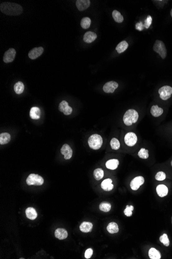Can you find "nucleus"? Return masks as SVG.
Segmentation results:
<instances>
[{
  "label": "nucleus",
  "mask_w": 172,
  "mask_h": 259,
  "mask_svg": "<svg viewBox=\"0 0 172 259\" xmlns=\"http://www.w3.org/2000/svg\"><path fill=\"white\" fill-rule=\"evenodd\" d=\"M156 191L157 194L160 197H164L166 196L168 193V187L165 185H159L156 188Z\"/></svg>",
  "instance_id": "obj_19"
},
{
  "label": "nucleus",
  "mask_w": 172,
  "mask_h": 259,
  "mask_svg": "<svg viewBox=\"0 0 172 259\" xmlns=\"http://www.w3.org/2000/svg\"><path fill=\"white\" fill-rule=\"evenodd\" d=\"M112 179L110 178L104 179L101 184V187L104 190L109 191L114 189V186L112 184Z\"/></svg>",
  "instance_id": "obj_15"
},
{
  "label": "nucleus",
  "mask_w": 172,
  "mask_h": 259,
  "mask_svg": "<svg viewBox=\"0 0 172 259\" xmlns=\"http://www.w3.org/2000/svg\"><path fill=\"white\" fill-rule=\"evenodd\" d=\"M138 156L142 159H147L149 157L148 150L145 149L144 148H142L138 152Z\"/></svg>",
  "instance_id": "obj_33"
},
{
  "label": "nucleus",
  "mask_w": 172,
  "mask_h": 259,
  "mask_svg": "<svg viewBox=\"0 0 172 259\" xmlns=\"http://www.w3.org/2000/svg\"><path fill=\"white\" fill-rule=\"evenodd\" d=\"M60 152L64 156V158L66 160L70 159L72 157L73 151L72 149L68 144H64L62 146Z\"/></svg>",
  "instance_id": "obj_11"
},
{
  "label": "nucleus",
  "mask_w": 172,
  "mask_h": 259,
  "mask_svg": "<svg viewBox=\"0 0 172 259\" xmlns=\"http://www.w3.org/2000/svg\"><path fill=\"white\" fill-rule=\"evenodd\" d=\"M171 17H172V9H171Z\"/></svg>",
  "instance_id": "obj_42"
},
{
  "label": "nucleus",
  "mask_w": 172,
  "mask_h": 259,
  "mask_svg": "<svg viewBox=\"0 0 172 259\" xmlns=\"http://www.w3.org/2000/svg\"><path fill=\"white\" fill-rule=\"evenodd\" d=\"M30 116L31 119L39 120L40 118V109L37 107H33L30 109Z\"/></svg>",
  "instance_id": "obj_16"
},
{
  "label": "nucleus",
  "mask_w": 172,
  "mask_h": 259,
  "mask_svg": "<svg viewBox=\"0 0 172 259\" xmlns=\"http://www.w3.org/2000/svg\"><path fill=\"white\" fill-rule=\"evenodd\" d=\"M159 240L166 247H168L170 245V241L166 234H163V235L160 237Z\"/></svg>",
  "instance_id": "obj_34"
},
{
  "label": "nucleus",
  "mask_w": 172,
  "mask_h": 259,
  "mask_svg": "<svg viewBox=\"0 0 172 259\" xmlns=\"http://www.w3.org/2000/svg\"><path fill=\"white\" fill-rule=\"evenodd\" d=\"M90 3L89 0H78L77 1L76 5L79 11H83L90 6Z\"/></svg>",
  "instance_id": "obj_13"
},
{
  "label": "nucleus",
  "mask_w": 172,
  "mask_h": 259,
  "mask_svg": "<svg viewBox=\"0 0 172 259\" xmlns=\"http://www.w3.org/2000/svg\"><path fill=\"white\" fill-rule=\"evenodd\" d=\"M151 113L154 117H158L163 113V110L157 105H153L151 109Z\"/></svg>",
  "instance_id": "obj_22"
},
{
  "label": "nucleus",
  "mask_w": 172,
  "mask_h": 259,
  "mask_svg": "<svg viewBox=\"0 0 172 259\" xmlns=\"http://www.w3.org/2000/svg\"><path fill=\"white\" fill-rule=\"evenodd\" d=\"M92 227H93V225L91 222H84L80 225L79 229L82 232L88 233V232H91Z\"/></svg>",
  "instance_id": "obj_18"
},
{
  "label": "nucleus",
  "mask_w": 172,
  "mask_h": 259,
  "mask_svg": "<svg viewBox=\"0 0 172 259\" xmlns=\"http://www.w3.org/2000/svg\"><path fill=\"white\" fill-rule=\"evenodd\" d=\"M55 236L59 240H64L67 237V232L64 229L58 228L55 230Z\"/></svg>",
  "instance_id": "obj_17"
},
{
  "label": "nucleus",
  "mask_w": 172,
  "mask_h": 259,
  "mask_svg": "<svg viewBox=\"0 0 172 259\" xmlns=\"http://www.w3.org/2000/svg\"><path fill=\"white\" fill-rule=\"evenodd\" d=\"M166 178V175L165 172L160 171L158 172L156 174V176H155V178L156 180L159 181H162L165 180Z\"/></svg>",
  "instance_id": "obj_36"
},
{
  "label": "nucleus",
  "mask_w": 172,
  "mask_h": 259,
  "mask_svg": "<svg viewBox=\"0 0 172 259\" xmlns=\"http://www.w3.org/2000/svg\"><path fill=\"white\" fill-rule=\"evenodd\" d=\"M104 174V171L100 168L96 169L93 172L94 178L97 181H99V180L102 179L103 178Z\"/></svg>",
  "instance_id": "obj_30"
},
{
  "label": "nucleus",
  "mask_w": 172,
  "mask_h": 259,
  "mask_svg": "<svg viewBox=\"0 0 172 259\" xmlns=\"http://www.w3.org/2000/svg\"><path fill=\"white\" fill-rule=\"evenodd\" d=\"M93 255V250L91 248H89L86 251L85 253V257L86 259H90Z\"/></svg>",
  "instance_id": "obj_39"
},
{
  "label": "nucleus",
  "mask_w": 172,
  "mask_h": 259,
  "mask_svg": "<svg viewBox=\"0 0 172 259\" xmlns=\"http://www.w3.org/2000/svg\"><path fill=\"white\" fill-rule=\"evenodd\" d=\"M144 27H144V26L142 22L137 23L136 25V29L139 31H141L143 30Z\"/></svg>",
  "instance_id": "obj_41"
},
{
  "label": "nucleus",
  "mask_w": 172,
  "mask_h": 259,
  "mask_svg": "<svg viewBox=\"0 0 172 259\" xmlns=\"http://www.w3.org/2000/svg\"><path fill=\"white\" fill-rule=\"evenodd\" d=\"M24 85L23 82L18 81L14 86V90L17 94H21L24 92Z\"/></svg>",
  "instance_id": "obj_27"
},
{
  "label": "nucleus",
  "mask_w": 172,
  "mask_h": 259,
  "mask_svg": "<svg viewBox=\"0 0 172 259\" xmlns=\"http://www.w3.org/2000/svg\"><path fill=\"white\" fill-rule=\"evenodd\" d=\"M139 115L136 110L129 109L123 116V122L126 126H131L138 121Z\"/></svg>",
  "instance_id": "obj_2"
},
{
  "label": "nucleus",
  "mask_w": 172,
  "mask_h": 259,
  "mask_svg": "<svg viewBox=\"0 0 172 259\" xmlns=\"http://www.w3.org/2000/svg\"><path fill=\"white\" fill-rule=\"evenodd\" d=\"M26 214L27 218L30 220H35L37 217V213L35 208L31 207L26 208Z\"/></svg>",
  "instance_id": "obj_20"
},
{
  "label": "nucleus",
  "mask_w": 172,
  "mask_h": 259,
  "mask_svg": "<svg viewBox=\"0 0 172 259\" xmlns=\"http://www.w3.org/2000/svg\"><path fill=\"white\" fill-rule=\"evenodd\" d=\"M119 165V161L117 159L109 160L106 163L107 168L112 170L117 169Z\"/></svg>",
  "instance_id": "obj_21"
},
{
  "label": "nucleus",
  "mask_w": 172,
  "mask_h": 259,
  "mask_svg": "<svg viewBox=\"0 0 172 259\" xmlns=\"http://www.w3.org/2000/svg\"><path fill=\"white\" fill-rule=\"evenodd\" d=\"M107 230L108 231V232L110 234L117 233L119 231L118 225H117L115 222H112L109 223V225L107 227Z\"/></svg>",
  "instance_id": "obj_26"
},
{
  "label": "nucleus",
  "mask_w": 172,
  "mask_h": 259,
  "mask_svg": "<svg viewBox=\"0 0 172 259\" xmlns=\"http://www.w3.org/2000/svg\"><path fill=\"white\" fill-rule=\"evenodd\" d=\"M112 17L115 22L118 23H122L124 20L123 16L122 15L119 11L114 10L112 12Z\"/></svg>",
  "instance_id": "obj_28"
},
{
  "label": "nucleus",
  "mask_w": 172,
  "mask_h": 259,
  "mask_svg": "<svg viewBox=\"0 0 172 259\" xmlns=\"http://www.w3.org/2000/svg\"><path fill=\"white\" fill-rule=\"evenodd\" d=\"M0 9L3 14L8 16H18L23 12L22 7L16 3L4 2L0 6Z\"/></svg>",
  "instance_id": "obj_1"
},
{
  "label": "nucleus",
  "mask_w": 172,
  "mask_h": 259,
  "mask_svg": "<svg viewBox=\"0 0 172 259\" xmlns=\"http://www.w3.org/2000/svg\"><path fill=\"white\" fill-rule=\"evenodd\" d=\"M153 50L155 52L158 53L162 59H165L166 57L167 50L163 42L159 40L156 41L153 46Z\"/></svg>",
  "instance_id": "obj_4"
},
{
  "label": "nucleus",
  "mask_w": 172,
  "mask_h": 259,
  "mask_svg": "<svg viewBox=\"0 0 172 259\" xmlns=\"http://www.w3.org/2000/svg\"><path fill=\"white\" fill-rule=\"evenodd\" d=\"M72 108L70 106H68L67 108L64 110V111L63 112V113L64 115H71L72 112Z\"/></svg>",
  "instance_id": "obj_40"
},
{
  "label": "nucleus",
  "mask_w": 172,
  "mask_h": 259,
  "mask_svg": "<svg viewBox=\"0 0 172 259\" xmlns=\"http://www.w3.org/2000/svg\"><path fill=\"white\" fill-rule=\"evenodd\" d=\"M91 23V21L88 17H84L82 18L81 22V26L82 28L87 29L89 28Z\"/></svg>",
  "instance_id": "obj_29"
},
{
  "label": "nucleus",
  "mask_w": 172,
  "mask_h": 259,
  "mask_svg": "<svg viewBox=\"0 0 172 259\" xmlns=\"http://www.w3.org/2000/svg\"><path fill=\"white\" fill-rule=\"evenodd\" d=\"M88 143L91 149L97 150L100 149L102 146L103 139L100 134H93L89 138Z\"/></svg>",
  "instance_id": "obj_3"
},
{
  "label": "nucleus",
  "mask_w": 172,
  "mask_h": 259,
  "mask_svg": "<svg viewBox=\"0 0 172 259\" xmlns=\"http://www.w3.org/2000/svg\"><path fill=\"white\" fill-rule=\"evenodd\" d=\"M118 83L114 81H111L105 83L104 86L103 90L106 93H112L118 87Z\"/></svg>",
  "instance_id": "obj_10"
},
{
  "label": "nucleus",
  "mask_w": 172,
  "mask_h": 259,
  "mask_svg": "<svg viewBox=\"0 0 172 259\" xmlns=\"http://www.w3.org/2000/svg\"><path fill=\"white\" fill-rule=\"evenodd\" d=\"M171 222H172V218H171Z\"/></svg>",
  "instance_id": "obj_44"
},
{
  "label": "nucleus",
  "mask_w": 172,
  "mask_h": 259,
  "mask_svg": "<svg viewBox=\"0 0 172 259\" xmlns=\"http://www.w3.org/2000/svg\"><path fill=\"white\" fill-rule=\"evenodd\" d=\"M68 106H69V104H68L67 101H65V100H63L59 105V110L60 112H63Z\"/></svg>",
  "instance_id": "obj_37"
},
{
  "label": "nucleus",
  "mask_w": 172,
  "mask_h": 259,
  "mask_svg": "<svg viewBox=\"0 0 172 259\" xmlns=\"http://www.w3.org/2000/svg\"><path fill=\"white\" fill-rule=\"evenodd\" d=\"M110 146L112 149L114 150L119 149L120 147V142L115 138H112L110 141Z\"/></svg>",
  "instance_id": "obj_32"
},
{
  "label": "nucleus",
  "mask_w": 172,
  "mask_h": 259,
  "mask_svg": "<svg viewBox=\"0 0 172 259\" xmlns=\"http://www.w3.org/2000/svg\"><path fill=\"white\" fill-rule=\"evenodd\" d=\"M111 208V205L110 204L107 202H102L99 206L100 209L104 212H108L110 211Z\"/></svg>",
  "instance_id": "obj_31"
},
{
  "label": "nucleus",
  "mask_w": 172,
  "mask_h": 259,
  "mask_svg": "<svg viewBox=\"0 0 172 259\" xmlns=\"http://www.w3.org/2000/svg\"><path fill=\"white\" fill-rule=\"evenodd\" d=\"M28 185L41 186L44 184V179L41 176L36 174H30L26 179Z\"/></svg>",
  "instance_id": "obj_5"
},
{
  "label": "nucleus",
  "mask_w": 172,
  "mask_h": 259,
  "mask_svg": "<svg viewBox=\"0 0 172 259\" xmlns=\"http://www.w3.org/2000/svg\"><path fill=\"white\" fill-rule=\"evenodd\" d=\"M171 166H172V161H171Z\"/></svg>",
  "instance_id": "obj_43"
},
{
  "label": "nucleus",
  "mask_w": 172,
  "mask_h": 259,
  "mask_svg": "<svg viewBox=\"0 0 172 259\" xmlns=\"http://www.w3.org/2000/svg\"><path fill=\"white\" fill-rule=\"evenodd\" d=\"M97 38V35L94 32L88 31L86 32L84 36V41L88 44H90L94 42Z\"/></svg>",
  "instance_id": "obj_14"
},
{
  "label": "nucleus",
  "mask_w": 172,
  "mask_h": 259,
  "mask_svg": "<svg viewBox=\"0 0 172 259\" xmlns=\"http://www.w3.org/2000/svg\"><path fill=\"white\" fill-rule=\"evenodd\" d=\"M144 183V178L143 176H139L134 178L130 182V186L132 190H137Z\"/></svg>",
  "instance_id": "obj_8"
},
{
  "label": "nucleus",
  "mask_w": 172,
  "mask_h": 259,
  "mask_svg": "<svg viewBox=\"0 0 172 259\" xmlns=\"http://www.w3.org/2000/svg\"><path fill=\"white\" fill-rule=\"evenodd\" d=\"M138 138L135 133L130 132L125 134L124 141L126 144L129 146H133L136 144Z\"/></svg>",
  "instance_id": "obj_7"
},
{
  "label": "nucleus",
  "mask_w": 172,
  "mask_h": 259,
  "mask_svg": "<svg viewBox=\"0 0 172 259\" xmlns=\"http://www.w3.org/2000/svg\"><path fill=\"white\" fill-rule=\"evenodd\" d=\"M11 134L9 133H2L0 134V144L4 145L7 144L11 141Z\"/></svg>",
  "instance_id": "obj_23"
},
{
  "label": "nucleus",
  "mask_w": 172,
  "mask_h": 259,
  "mask_svg": "<svg viewBox=\"0 0 172 259\" xmlns=\"http://www.w3.org/2000/svg\"><path fill=\"white\" fill-rule=\"evenodd\" d=\"M44 51V49L42 47L34 48L30 50L29 53V56L31 60H35L41 56Z\"/></svg>",
  "instance_id": "obj_12"
},
{
  "label": "nucleus",
  "mask_w": 172,
  "mask_h": 259,
  "mask_svg": "<svg viewBox=\"0 0 172 259\" xmlns=\"http://www.w3.org/2000/svg\"><path fill=\"white\" fill-rule=\"evenodd\" d=\"M128 47V44L125 41H123L120 42L116 47V50L118 53L124 52Z\"/></svg>",
  "instance_id": "obj_24"
},
{
  "label": "nucleus",
  "mask_w": 172,
  "mask_h": 259,
  "mask_svg": "<svg viewBox=\"0 0 172 259\" xmlns=\"http://www.w3.org/2000/svg\"><path fill=\"white\" fill-rule=\"evenodd\" d=\"M152 23V18L151 16H148L145 20V23L144 24V27L146 29H148Z\"/></svg>",
  "instance_id": "obj_38"
},
{
  "label": "nucleus",
  "mask_w": 172,
  "mask_h": 259,
  "mask_svg": "<svg viewBox=\"0 0 172 259\" xmlns=\"http://www.w3.org/2000/svg\"><path fill=\"white\" fill-rule=\"evenodd\" d=\"M158 93L161 99L166 100L171 98L172 94V87L168 86H165L159 89Z\"/></svg>",
  "instance_id": "obj_6"
},
{
  "label": "nucleus",
  "mask_w": 172,
  "mask_h": 259,
  "mask_svg": "<svg viewBox=\"0 0 172 259\" xmlns=\"http://www.w3.org/2000/svg\"><path fill=\"white\" fill-rule=\"evenodd\" d=\"M133 208H133L132 205H130V206L127 205L124 211L125 215L126 216H127V217H130V216H131L132 215V212L133 211Z\"/></svg>",
  "instance_id": "obj_35"
},
{
  "label": "nucleus",
  "mask_w": 172,
  "mask_h": 259,
  "mask_svg": "<svg viewBox=\"0 0 172 259\" xmlns=\"http://www.w3.org/2000/svg\"><path fill=\"white\" fill-rule=\"evenodd\" d=\"M16 54V51L15 49H9L5 53L4 56H3V61L6 63L12 62L15 60Z\"/></svg>",
  "instance_id": "obj_9"
},
{
  "label": "nucleus",
  "mask_w": 172,
  "mask_h": 259,
  "mask_svg": "<svg viewBox=\"0 0 172 259\" xmlns=\"http://www.w3.org/2000/svg\"><path fill=\"white\" fill-rule=\"evenodd\" d=\"M148 256L151 259H161V254L160 252L154 248L150 249L148 252Z\"/></svg>",
  "instance_id": "obj_25"
}]
</instances>
